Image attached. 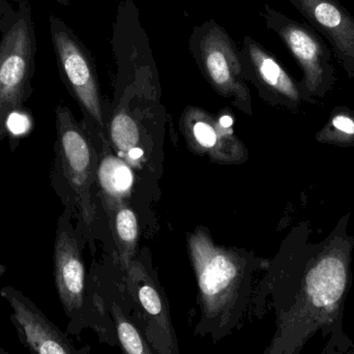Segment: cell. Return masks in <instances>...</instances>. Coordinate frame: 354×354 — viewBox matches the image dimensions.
Here are the masks:
<instances>
[{
	"label": "cell",
	"instance_id": "cell-14",
	"mask_svg": "<svg viewBox=\"0 0 354 354\" xmlns=\"http://www.w3.org/2000/svg\"><path fill=\"white\" fill-rule=\"evenodd\" d=\"M87 292L93 306L111 317L118 346L124 354H156L140 328L131 317L122 289L118 291L87 289Z\"/></svg>",
	"mask_w": 354,
	"mask_h": 354
},
{
	"label": "cell",
	"instance_id": "cell-13",
	"mask_svg": "<svg viewBox=\"0 0 354 354\" xmlns=\"http://www.w3.org/2000/svg\"><path fill=\"white\" fill-rule=\"evenodd\" d=\"M245 78H251L264 91L291 103H299V85L278 58L253 37L245 35L241 49Z\"/></svg>",
	"mask_w": 354,
	"mask_h": 354
},
{
	"label": "cell",
	"instance_id": "cell-6",
	"mask_svg": "<svg viewBox=\"0 0 354 354\" xmlns=\"http://www.w3.org/2000/svg\"><path fill=\"white\" fill-rule=\"evenodd\" d=\"M189 48L212 88L245 112L251 111L241 50L226 29L212 19L205 21L194 27Z\"/></svg>",
	"mask_w": 354,
	"mask_h": 354
},
{
	"label": "cell",
	"instance_id": "cell-1",
	"mask_svg": "<svg viewBox=\"0 0 354 354\" xmlns=\"http://www.w3.org/2000/svg\"><path fill=\"white\" fill-rule=\"evenodd\" d=\"M353 241L335 236L312 260L290 307L281 310L264 354H299L308 340L338 318L348 289Z\"/></svg>",
	"mask_w": 354,
	"mask_h": 354
},
{
	"label": "cell",
	"instance_id": "cell-3",
	"mask_svg": "<svg viewBox=\"0 0 354 354\" xmlns=\"http://www.w3.org/2000/svg\"><path fill=\"white\" fill-rule=\"evenodd\" d=\"M56 140L51 185L66 208L78 216L83 231L93 227L97 216L93 187L97 183V157L85 129L66 106L55 109Z\"/></svg>",
	"mask_w": 354,
	"mask_h": 354
},
{
	"label": "cell",
	"instance_id": "cell-9",
	"mask_svg": "<svg viewBox=\"0 0 354 354\" xmlns=\"http://www.w3.org/2000/svg\"><path fill=\"white\" fill-rule=\"evenodd\" d=\"M266 27L276 32L303 71L301 93L324 95L336 81L332 52L310 24L289 18L264 4L262 12Z\"/></svg>",
	"mask_w": 354,
	"mask_h": 354
},
{
	"label": "cell",
	"instance_id": "cell-21",
	"mask_svg": "<svg viewBox=\"0 0 354 354\" xmlns=\"http://www.w3.org/2000/svg\"><path fill=\"white\" fill-rule=\"evenodd\" d=\"M15 2H17V4L20 3L21 1H24V0H14Z\"/></svg>",
	"mask_w": 354,
	"mask_h": 354
},
{
	"label": "cell",
	"instance_id": "cell-2",
	"mask_svg": "<svg viewBox=\"0 0 354 354\" xmlns=\"http://www.w3.org/2000/svg\"><path fill=\"white\" fill-rule=\"evenodd\" d=\"M187 245L199 289L195 334L218 342L243 324L248 314L249 264L237 252L216 245L202 229L189 235Z\"/></svg>",
	"mask_w": 354,
	"mask_h": 354
},
{
	"label": "cell",
	"instance_id": "cell-11",
	"mask_svg": "<svg viewBox=\"0 0 354 354\" xmlns=\"http://www.w3.org/2000/svg\"><path fill=\"white\" fill-rule=\"evenodd\" d=\"M183 134L191 149L220 164H241L248 158L245 145L222 120L197 107H189L181 118Z\"/></svg>",
	"mask_w": 354,
	"mask_h": 354
},
{
	"label": "cell",
	"instance_id": "cell-20",
	"mask_svg": "<svg viewBox=\"0 0 354 354\" xmlns=\"http://www.w3.org/2000/svg\"><path fill=\"white\" fill-rule=\"evenodd\" d=\"M0 354H10L8 353V351H6V349L3 348V347L0 346Z\"/></svg>",
	"mask_w": 354,
	"mask_h": 354
},
{
	"label": "cell",
	"instance_id": "cell-8",
	"mask_svg": "<svg viewBox=\"0 0 354 354\" xmlns=\"http://www.w3.org/2000/svg\"><path fill=\"white\" fill-rule=\"evenodd\" d=\"M122 292L131 317L156 354H180L169 304L159 283L140 262L127 270Z\"/></svg>",
	"mask_w": 354,
	"mask_h": 354
},
{
	"label": "cell",
	"instance_id": "cell-16",
	"mask_svg": "<svg viewBox=\"0 0 354 354\" xmlns=\"http://www.w3.org/2000/svg\"><path fill=\"white\" fill-rule=\"evenodd\" d=\"M97 180L102 189L104 203L124 202L131 193L133 174L130 168L118 158L106 156L97 165Z\"/></svg>",
	"mask_w": 354,
	"mask_h": 354
},
{
	"label": "cell",
	"instance_id": "cell-19",
	"mask_svg": "<svg viewBox=\"0 0 354 354\" xmlns=\"http://www.w3.org/2000/svg\"><path fill=\"white\" fill-rule=\"evenodd\" d=\"M15 10L16 8H12L8 0H0V39L14 16Z\"/></svg>",
	"mask_w": 354,
	"mask_h": 354
},
{
	"label": "cell",
	"instance_id": "cell-17",
	"mask_svg": "<svg viewBox=\"0 0 354 354\" xmlns=\"http://www.w3.org/2000/svg\"><path fill=\"white\" fill-rule=\"evenodd\" d=\"M316 140L324 145H354V111H336L316 134Z\"/></svg>",
	"mask_w": 354,
	"mask_h": 354
},
{
	"label": "cell",
	"instance_id": "cell-4",
	"mask_svg": "<svg viewBox=\"0 0 354 354\" xmlns=\"http://www.w3.org/2000/svg\"><path fill=\"white\" fill-rule=\"evenodd\" d=\"M37 35L28 0L18 3L0 39V143L8 134V120L32 95Z\"/></svg>",
	"mask_w": 354,
	"mask_h": 354
},
{
	"label": "cell",
	"instance_id": "cell-18",
	"mask_svg": "<svg viewBox=\"0 0 354 354\" xmlns=\"http://www.w3.org/2000/svg\"><path fill=\"white\" fill-rule=\"evenodd\" d=\"M110 136L120 153L135 160L138 158L136 151L141 155V151L139 149L140 135L138 128L136 122L127 112H118L114 116L110 127Z\"/></svg>",
	"mask_w": 354,
	"mask_h": 354
},
{
	"label": "cell",
	"instance_id": "cell-12",
	"mask_svg": "<svg viewBox=\"0 0 354 354\" xmlns=\"http://www.w3.org/2000/svg\"><path fill=\"white\" fill-rule=\"evenodd\" d=\"M326 37L339 64L354 79V18L339 0H289Z\"/></svg>",
	"mask_w": 354,
	"mask_h": 354
},
{
	"label": "cell",
	"instance_id": "cell-7",
	"mask_svg": "<svg viewBox=\"0 0 354 354\" xmlns=\"http://www.w3.org/2000/svg\"><path fill=\"white\" fill-rule=\"evenodd\" d=\"M49 30L62 82L85 116L103 129V108L95 62L89 50L66 22L54 14Z\"/></svg>",
	"mask_w": 354,
	"mask_h": 354
},
{
	"label": "cell",
	"instance_id": "cell-5",
	"mask_svg": "<svg viewBox=\"0 0 354 354\" xmlns=\"http://www.w3.org/2000/svg\"><path fill=\"white\" fill-rule=\"evenodd\" d=\"M73 214L66 208L58 218L53 249L54 280L58 299L70 322L66 333L79 336L84 330L101 334L99 320L87 295L86 274L78 231L72 225Z\"/></svg>",
	"mask_w": 354,
	"mask_h": 354
},
{
	"label": "cell",
	"instance_id": "cell-10",
	"mask_svg": "<svg viewBox=\"0 0 354 354\" xmlns=\"http://www.w3.org/2000/svg\"><path fill=\"white\" fill-rule=\"evenodd\" d=\"M10 309V322L19 342L31 354H91V346L76 348L58 326L22 291L12 286L0 289Z\"/></svg>",
	"mask_w": 354,
	"mask_h": 354
},
{
	"label": "cell",
	"instance_id": "cell-15",
	"mask_svg": "<svg viewBox=\"0 0 354 354\" xmlns=\"http://www.w3.org/2000/svg\"><path fill=\"white\" fill-rule=\"evenodd\" d=\"M109 216L110 228L118 249V260L124 272L133 261L138 243V220L134 210L124 203L105 205Z\"/></svg>",
	"mask_w": 354,
	"mask_h": 354
}]
</instances>
